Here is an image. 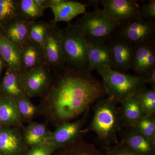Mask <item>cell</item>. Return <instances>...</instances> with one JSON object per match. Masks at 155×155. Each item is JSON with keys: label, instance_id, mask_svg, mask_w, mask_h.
<instances>
[{"label": "cell", "instance_id": "cell-1", "mask_svg": "<svg viewBox=\"0 0 155 155\" xmlns=\"http://www.w3.org/2000/svg\"><path fill=\"white\" fill-rule=\"evenodd\" d=\"M43 103L57 126L82 115L106 93L101 81L91 72L75 71L66 66L53 72Z\"/></svg>", "mask_w": 155, "mask_h": 155}, {"label": "cell", "instance_id": "cell-2", "mask_svg": "<svg viewBox=\"0 0 155 155\" xmlns=\"http://www.w3.org/2000/svg\"><path fill=\"white\" fill-rule=\"evenodd\" d=\"M97 102L90 130L97 134L106 153L119 143L117 134L124 126L119 107L113 100L108 97Z\"/></svg>", "mask_w": 155, "mask_h": 155}, {"label": "cell", "instance_id": "cell-3", "mask_svg": "<svg viewBox=\"0 0 155 155\" xmlns=\"http://www.w3.org/2000/svg\"><path fill=\"white\" fill-rule=\"evenodd\" d=\"M96 70L102 79L106 94L117 104L135 94L147 84L145 75H130L107 66L98 67Z\"/></svg>", "mask_w": 155, "mask_h": 155}, {"label": "cell", "instance_id": "cell-4", "mask_svg": "<svg viewBox=\"0 0 155 155\" xmlns=\"http://www.w3.org/2000/svg\"><path fill=\"white\" fill-rule=\"evenodd\" d=\"M61 34L65 66L75 71L89 72L85 38L79 33L74 24L70 23L66 28L61 29Z\"/></svg>", "mask_w": 155, "mask_h": 155}, {"label": "cell", "instance_id": "cell-5", "mask_svg": "<svg viewBox=\"0 0 155 155\" xmlns=\"http://www.w3.org/2000/svg\"><path fill=\"white\" fill-rule=\"evenodd\" d=\"M122 23L110 19L102 9L96 7L93 12H85L74 25L85 38L107 40Z\"/></svg>", "mask_w": 155, "mask_h": 155}, {"label": "cell", "instance_id": "cell-6", "mask_svg": "<svg viewBox=\"0 0 155 155\" xmlns=\"http://www.w3.org/2000/svg\"><path fill=\"white\" fill-rule=\"evenodd\" d=\"M155 20L145 21L138 19L122 23L116 28L112 37L134 45L155 39Z\"/></svg>", "mask_w": 155, "mask_h": 155}, {"label": "cell", "instance_id": "cell-7", "mask_svg": "<svg viewBox=\"0 0 155 155\" xmlns=\"http://www.w3.org/2000/svg\"><path fill=\"white\" fill-rule=\"evenodd\" d=\"M42 48L48 69L54 72L65 67L61 29L53 20Z\"/></svg>", "mask_w": 155, "mask_h": 155}, {"label": "cell", "instance_id": "cell-8", "mask_svg": "<svg viewBox=\"0 0 155 155\" xmlns=\"http://www.w3.org/2000/svg\"><path fill=\"white\" fill-rule=\"evenodd\" d=\"M89 110L88 109L78 120L58 126L54 131L51 132L47 142L54 145L57 148L72 144L81 138L82 128L87 121Z\"/></svg>", "mask_w": 155, "mask_h": 155}, {"label": "cell", "instance_id": "cell-9", "mask_svg": "<svg viewBox=\"0 0 155 155\" xmlns=\"http://www.w3.org/2000/svg\"><path fill=\"white\" fill-rule=\"evenodd\" d=\"M51 72L44 66L21 73V85L25 94L29 98L42 96L51 82L52 74Z\"/></svg>", "mask_w": 155, "mask_h": 155}, {"label": "cell", "instance_id": "cell-10", "mask_svg": "<svg viewBox=\"0 0 155 155\" xmlns=\"http://www.w3.org/2000/svg\"><path fill=\"white\" fill-rule=\"evenodd\" d=\"M103 12L110 19L121 23L140 19V6L134 0H102Z\"/></svg>", "mask_w": 155, "mask_h": 155}, {"label": "cell", "instance_id": "cell-11", "mask_svg": "<svg viewBox=\"0 0 155 155\" xmlns=\"http://www.w3.org/2000/svg\"><path fill=\"white\" fill-rule=\"evenodd\" d=\"M112 58L111 68L126 73L132 69L133 45L124 40L111 36L107 40Z\"/></svg>", "mask_w": 155, "mask_h": 155}, {"label": "cell", "instance_id": "cell-12", "mask_svg": "<svg viewBox=\"0 0 155 155\" xmlns=\"http://www.w3.org/2000/svg\"><path fill=\"white\" fill-rule=\"evenodd\" d=\"M132 69L136 75H146L155 69V40L133 45Z\"/></svg>", "mask_w": 155, "mask_h": 155}, {"label": "cell", "instance_id": "cell-13", "mask_svg": "<svg viewBox=\"0 0 155 155\" xmlns=\"http://www.w3.org/2000/svg\"><path fill=\"white\" fill-rule=\"evenodd\" d=\"M85 39L87 46L89 72H91L102 66L112 67V55L107 40L91 38Z\"/></svg>", "mask_w": 155, "mask_h": 155}, {"label": "cell", "instance_id": "cell-14", "mask_svg": "<svg viewBox=\"0 0 155 155\" xmlns=\"http://www.w3.org/2000/svg\"><path fill=\"white\" fill-rule=\"evenodd\" d=\"M21 74L45 66L43 48L28 41L20 48Z\"/></svg>", "mask_w": 155, "mask_h": 155}, {"label": "cell", "instance_id": "cell-15", "mask_svg": "<svg viewBox=\"0 0 155 155\" xmlns=\"http://www.w3.org/2000/svg\"><path fill=\"white\" fill-rule=\"evenodd\" d=\"M30 21L19 16L12 19L0 31L6 38L20 49L28 40Z\"/></svg>", "mask_w": 155, "mask_h": 155}, {"label": "cell", "instance_id": "cell-16", "mask_svg": "<svg viewBox=\"0 0 155 155\" xmlns=\"http://www.w3.org/2000/svg\"><path fill=\"white\" fill-rule=\"evenodd\" d=\"M21 72L7 67L5 75L0 82V96L16 100L26 95L21 83Z\"/></svg>", "mask_w": 155, "mask_h": 155}, {"label": "cell", "instance_id": "cell-17", "mask_svg": "<svg viewBox=\"0 0 155 155\" xmlns=\"http://www.w3.org/2000/svg\"><path fill=\"white\" fill-rule=\"evenodd\" d=\"M24 142L22 133L17 127L0 128V152L8 155L18 153Z\"/></svg>", "mask_w": 155, "mask_h": 155}, {"label": "cell", "instance_id": "cell-18", "mask_svg": "<svg viewBox=\"0 0 155 155\" xmlns=\"http://www.w3.org/2000/svg\"><path fill=\"white\" fill-rule=\"evenodd\" d=\"M121 143L141 155H155V144L137 130L127 128Z\"/></svg>", "mask_w": 155, "mask_h": 155}, {"label": "cell", "instance_id": "cell-19", "mask_svg": "<svg viewBox=\"0 0 155 155\" xmlns=\"http://www.w3.org/2000/svg\"><path fill=\"white\" fill-rule=\"evenodd\" d=\"M54 15L53 22L57 23L60 21L69 22L80 14H84L86 5L76 1L64 0L57 5L51 7Z\"/></svg>", "mask_w": 155, "mask_h": 155}, {"label": "cell", "instance_id": "cell-20", "mask_svg": "<svg viewBox=\"0 0 155 155\" xmlns=\"http://www.w3.org/2000/svg\"><path fill=\"white\" fill-rule=\"evenodd\" d=\"M22 121L15 100L0 96V128L21 126Z\"/></svg>", "mask_w": 155, "mask_h": 155}, {"label": "cell", "instance_id": "cell-21", "mask_svg": "<svg viewBox=\"0 0 155 155\" xmlns=\"http://www.w3.org/2000/svg\"><path fill=\"white\" fill-rule=\"evenodd\" d=\"M120 104L119 112L124 127L132 128L145 116L135 94L124 100Z\"/></svg>", "mask_w": 155, "mask_h": 155}, {"label": "cell", "instance_id": "cell-22", "mask_svg": "<svg viewBox=\"0 0 155 155\" xmlns=\"http://www.w3.org/2000/svg\"><path fill=\"white\" fill-rule=\"evenodd\" d=\"M0 55L7 67L21 71V52L20 48L6 38L0 31Z\"/></svg>", "mask_w": 155, "mask_h": 155}, {"label": "cell", "instance_id": "cell-23", "mask_svg": "<svg viewBox=\"0 0 155 155\" xmlns=\"http://www.w3.org/2000/svg\"><path fill=\"white\" fill-rule=\"evenodd\" d=\"M51 132L42 123H30L24 127L22 132L25 144L31 147L47 142Z\"/></svg>", "mask_w": 155, "mask_h": 155}, {"label": "cell", "instance_id": "cell-24", "mask_svg": "<svg viewBox=\"0 0 155 155\" xmlns=\"http://www.w3.org/2000/svg\"><path fill=\"white\" fill-rule=\"evenodd\" d=\"M51 25V21H30L28 27V40L42 47Z\"/></svg>", "mask_w": 155, "mask_h": 155}, {"label": "cell", "instance_id": "cell-25", "mask_svg": "<svg viewBox=\"0 0 155 155\" xmlns=\"http://www.w3.org/2000/svg\"><path fill=\"white\" fill-rule=\"evenodd\" d=\"M19 15L29 20L36 21L43 15L45 10L35 0H17Z\"/></svg>", "mask_w": 155, "mask_h": 155}, {"label": "cell", "instance_id": "cell-26", "mask_svg": "<svg viewBox=\"0 0 155 155\" xmlns=\"http://www.w3.org/2000/svg\"><path fill=\"white\" fill-rule=\"evenodd\" d=\"M145 116H155V87L143 88L135 94Z\"/></svg>", "mask_w": 155, "mask_h": 155}, {"label": "cell", "instance_id": "cell-27", "mask_svg": "<svg viewBox=\"0 0 155 155\" xmlns=\"http://www.w3.org/2000/svg\"><path fill=\"white\" fill-rule=\"evenodd\" d=\"M65 155H107L91 143L84 141L81 138L66 146Z\"/></svg>", "mask_w": 155, "mask_h": 155}, {"label": "cell", "instance_id": "cell-28", "mask_svg": "<svg viewBox=\"0 0 155 155\" xmlns=\"http://www.w3.org/2000/svg\"><path fill=\"white\" fill-rule=\"evenodd\" d=\"M22 121L28 122L40 113L39 108L34 104L27 95L15 100Z\"/></svg>", "mask_w": 155, "mask_h": 155}, {"label": "cell", "instance_id": "cell-29", "mask_svg": "<svg viewBox=\"0 0 155 155\" xmlns=\"http://www.w3.org/2000/svg\"><path fill=\"white\" fill-rule=\"evenodd\" d=\"M19 16L17 0H0V29Z\"/></svg>", "mask_w": 155, "mask_h": 155}, {"label": "cell", "instance_id": "cell-30", "mask_svg": "<svg viewBox=\"0 0 155 155\" xmlns=\"http://www.w3.org/2000/svg\"><path fill=\"white\" fill-rule=\"evenodd\" d=\"M131 128L137 130L155 144V116H143Z\"/></svg>", "mask_w": 155, "mask_h": 155}, {"label": "cell", "instance_id": "cell-31", "mask_svg": "<svg viewBox=\"0 0 155 155\" xmlns=\"http://www.w3.org/2000/svg\"><path fill=\"white\" fill-rule=\"evenodd\" d=\"M139 17L145 21L155 20V0H150L147 4H144L139 8Z\"/></svg>", "mask_w": 155, "mask_h": 155}, {"label": "cell", "instance_id": "cell-32", "mask_svg": "<svg viewBox=\"0 0 155 155\" xmlns=\"http://www.w3.org/2000/svg\"><path fill=\"white\" fill-rule=\"evenodd\" d=\"M56 148L54 145L50 143L45 142L32 147L28 155H50L52 152Z\"/></svg>", "mask_w": 155, "mask_h": 155}, {"label": "cell", "instance_id": "cell-33", "mask_svg": "<svg viewBox=\"0 0 155 155\" xmlns=\"http://www.w3.org/2000/svg\"><path fill=\"white\" fill-rule=\"evenodd\" d=\"M106 153L107 155H141L121 142L113 147Z\"/></svg>", "mask_w": 155, "mask_h": 155}, {"label": "cell", "instance_id": "cell-34", "mask_svg": "<svg viewBox=\"0 0 155 155\" xmlns=\"http://www.w3.org/2000/svg\"><path fill=\"white\" fill-rule=\"evenodd\" d=\"M146 76L147 84H150L151 87H155V69L152 70Z\"/></svg>", "mask_w": 155, "mask_h": 155}, {"label": "cell", "instance_id": "cell-35", "mask_svg": "<svg viewBox=\"0 0 155 155\" xmlns=\"http://www.w3.org/2000/svg\"><path fill=\"white\" fill-rule=\"evenodd\" d=\"M7 65L5 61H4L3 58L0 55V77L2 75L3 70L5 68H7ZM1 82V81H0Z\"/></svg>", "mask_w": 155, "mask_h": 155}]
</instances>
